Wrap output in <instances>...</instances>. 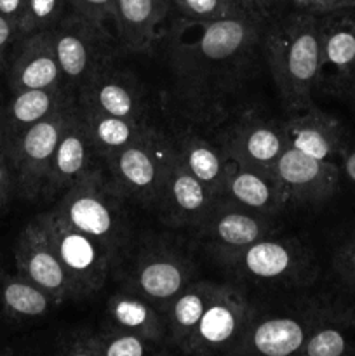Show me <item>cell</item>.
Instances as JSON below:
<instances>
[{"instance_id":"obj_1","label":"cell","mask_w":355,"mask_h":356,"mask_svg":"<svg viewBox=\"0 0 355 356\" xmlns=\"http://www.w3.org/2000/svg\"><path fill=\"white\" fill-rule=\"evenodd\" d=\"M267 26L244 17L194 21L174 13L157 51L169 72L174 108L187 120L218 125L232 113L263 54Z\"/></svg>"},{"instance_id":"obj_2","label":"cell","mask_w":355,"mask_h":356,"mask_svg":"<svg viewBox=\"0 0 355 356\" xmlns=\"http://www.w3.org/2000/svg\"><path fill=\"white\" fill-rule=\"evenodd\" d=\"M263 56L289 113L315 104L313 92L322 73L319 16L285 10L265 28Z\"/></svg>"},{"instance_id":"obj_3","label":"cell","mask_w":355,"mask_h":356,"mask_svg":"<svg viewBox=\"0 0 355 356\" xmlns=\"http://www.w3.org/2000/svg\"><path fill=\"white\" fill-rule=\"evenodd\" d=\"M124 202L106 170L94 165L59 195L52 209L96 240L117 266L127 256L131 242V221Z\"/></svg>"},{"instance_id":"obj_4","label":"cell","mask_w":355,"mask_h":356,"mask_svg":"<svg viewBox=\"0 0 355 356\" xmlns=\"http://www.w3.org/2000/svg\"><path fill=\"white\" fill-rule=\"evenodd\" d=\"M211 256L237 278L271 287H305L319 275L313 252L298 238H261L235 250Z\"/></svg>"},{"instance_id":"obj_5","label":"cell","mask_w":355,"mask_h":356,"mask_svg":"<svg viewBox=\"0 0 355 356\" xmlns=\"http://www.w3.org/2000/svg\"><path fill=\"white\" fill-rule=\"evenodd\" d=\"M61 87L75 97L93 76L113 66L122 52L113 30L70 10L51 30Z\"/></svg>"},{"instance_id":"obj_6","label":"cell","mask_w":355,"mask_h":356,"mask_svg":"<svg viewBox=\"0 0 355 356\" xmlns=\"http://www.w3.org/2000/svg\"><path fill=\"white\" fill-rule=\"evenodd\" d=\"M173 153L171 134L146 124L138 138L103 162L111 183L125 200L152 209Z\"/></svg>"},{"instance_id":"obj_7","label":"cell","mask_w":355,"mask_h":356,"mask_svg":"<svg viewBox=\"0 0 355 356\" xmlns=\"http://www.w3.org/2000/svg\"><path fill=\"white\" fill-rule=\"evenodd\" d=\"M33 219L58 256L72 285L73 298H84L101 291L113 270V263L103 247L70 225L54 209Z\"/></svg>"},{"instance_id":"obj_8","label":"cell","mask_w":355,"mask_h":356,"mask_svg":"<svg viewBox=\"0 0 355 356\" xmlns=\"http://www.w3.org/2000/svg\"><path fill=\"white\" fill-rule=\"evenodd\" d=\"M195 280L190 257L164 240H146L125 273L122 291L139 296L166 315L167 306Z\"/></svg>"},{"instance_id":"obj_9","label":"cell","mask_w":355,"mask_h":356,"mask_svg":"<svg viewBox=\"0 0 355 356\" xmlns=\"http://www.w3.org/2000/svg\"><path fill=\"white\" fill-rule=\"evenodd\" d=\"M73 106L75 103L54 111L21 132L6 146L16 177V197L21 200H40L52 155L66 129Z\"/></svg>"},{"instance_id":"obj_10","label":"cell","mask_w":355,"mask_h":356,"mask_svg":"<svg viewBox=\"0 0 355 356\" xmlns=\"http://www.w3.org/2000/svg\"><path fill=\"white\" fill-rule=\"evenodd\" d=\"M254 315L253 306L239 289L219 284L218 292L180 353L232 355Z\"/></svg>"},{"instance_id":"obj_11","label":"cell","mask_w":355,"mask_h":356,"mask_svg":"<svg viewBox=\"0 0 355 356\" xmlns=\"http://www.w3.org/2000/svg\"><path fill=\"white\" fill-rule=\"evenodd\" d=\"M219 145L235 165L271 174V167L289 143L284 124L244 113L225 129Z\"/></svg>"},{"instance_id":"obj_12","label":"cell","mask_w":355,"mask_h":356,"mask_svg":"<svg viewBox=\"0 0 355 356\" xmlns=\"http://www.w3.org/2000/svg\"><path fill=\"white\" fill-rule=\"evenodd\" d=\"M271 176L284 191L287 204L315 205L336 193L341 169L336 162L313 159L287 146L271 167Z\"/></svg>"},{"instance_id":"obj_13","label":"cell","mask_w":355,"mask_h":356,"mask_svg":"<svg viewBox=\"0 0 355 356\" xmlns=\"http://www.w3.org/2000/svg\"><path fill=\"white\" fill-rule=\"evenodd\" d=\"M218 198L173 153L152 211L171 228L194 229L211 212Z\"/></svg>"},{"instance_id":"obj_14","label":"cell","mask_w":355,"mask_h":356,"mask_svg":"<svg viewBox=\"0 0 355 356\" xmlns=\"http://www.w3.org/2000/svg\"><path fill=\"white\" fill-rule=\"evenodd\" d=\"M274 218L218 198L204 221L195 226V238L211 250H235L274 235Z\"/></svg>"},{"instance_id":"obj_15","label":"cell","mask_w":355,"mask_h":356,"mask_svg":"<svg viewBox=\"0 0 355 356\" xmlns=\"http://www.w3.org/2000/svg\"><path fill=\"white\" fill-rule=\"evenodd\" d=\"M322 73L319 89L348 92L355 80V7L319 16Z\"/></svg>"},{"instance_id":"obj_16","label":"cell","mask_w":355,"mask_h":356,"mask_svg":"<svg viewBox=\"0 0 355 356\" xmlns=\"http://www.w3.org/2000/svg\"><path fill=\"white\" fill-rule=\"evenodd\" d=\"M173 16L171 0H115L113 33L124 52L155 54Z\"/></svg>"},{"instance_id":"obj_17","label":"cell","mask_w":355,"mask_h":356,"mask_svg":"<svg viewBox=\"0 0 355 356\" xmlns=\"http://www.w3.org/2000/svg\"><path fill=\"white\" fill-rule=\"evenodd\" d=\"M3 80L9 92L61 87V72L51 30L35 31L17 38Z\"/></svg>"},{"instance_id":"obj_18","label":"cell","mask_w":355,"mask_h":356,"mask_svg":"<svg viewBox=\"0 0 355 356\" xmlns=\"http://www.w3.org/2000/svg\"><path fill=\"white\" fill-rule=\"evenodd\" d=\"M14 259L17 273L47 292L56 305L73 298L68 277L35 219H31L17 236Z\"/></svg>"},{"instance_id":"obj_19","label":"cell","mask_w":355,"mask_h":356,"mask_svg":"<svg viewBox=\"0 0 355 356\" xmlns=\"http://www.w3.org/2000/svg\"><path fill=\"white\" fill-rule=\"evenodd\" d=\"M75 101L103 113L125 120L146 124V101L141 86L132 73L108 66L101 73L84 83Z\"/></svg>"},{"instance_id":"obj_20","label":"cell","mask_w":355,"mask_h":356,"mask_svg":"<svg viewBox=\"0 0 355 356\" xmlns=\"http://www.w3.org/2000/svg\"><path fill=\"white\" fill-rule=\"evenodd\" d=\"M310 327H312L310 301L298 316H275V318L258 320L254 315L232 355H299V350L310 334Z\"/></svg>"},{"instance_id":"obj_21","label":"cell","mask_w":355,"mask_h":356,"mask_svg":"<svg viewBox=\"0 0 355 356\" xmlns=\"http://www.w3.org/2000/svg\"><path fill=\"white\" fill-rule=\"evenodd\" d=\"M312 327L301 356L355 355V306L329 299H310Z\"/></svg>"},{"instance_id":"obj_22","label":"cell","mask_w":355,"mask_h":356,"mask_svg":"<svg viewBox=\"0 0 355 356\" xmlns=\"http://www.w3.org/2000/svg\"><path fill=\"white\" fill-rule=\"evenodd\" d=\"M94 159L97 156L87 138L86 127H84L79 110H77L75 101L68 124H66V129L63 131L54 155H52L40 200H52L65 193L86 170L94 167Z\"/></svg>"},{"instance_id":"obj_23","label":"cell","mask_w":355,"mask_h":356,"mask_svg":"<svg viewBox=\"0 0 355 356\" xmlns=\"http://www.w3.org/2000/svg\"><path fill=\"white\" fill-rule=\"evenodd\" d=\"M287 143L292 148L313 159L336 162L345 153V129L333 115L326 113L315 104L306 110L291 113L284 122Z\"/></svg>"},{"instance_id":"obj_24","label":"cell","mask_w":355,"mask_h":356,"mask_svg":"<svg viewBox=\"0 0 355 356\" xmlns=\"http://www.w3.org/2000/svg\"><path fill=\"white\" fill-rule=\"evenodd\" d=\"M171 351L173 350L166 344L106 327L103 330L80 329L63 334L56 353L65 356H145L167 355Z\"/></svg>"},{"instance_id":"obj_25","label":"cell","mask_w":355,"mask_h":356,"mask_svg":"<svg viewBox=\"0 0 355 356\" xmlns=\"http://www.w3.org/2000/svg\"><path fill=\"white\" fill-rule=\"evenodd\" d=\"M178 160L209 188L216 198H221L226 177L233 162L221 145H214L191 129L171 134Z\"/></svg>"},{"instance_id":"obj_26","label":"cell","mask_w":355,"mask_h":356,"mask_svg":"<svg viewBox=\"0 0 355 356\" xmlns=\"http://www.w3.org/2000/svg\"><path fill=\"white\" fill-rule=\"evenodd\" d=\"M73 103L75 97L63 90V87L9 92V97L3 101V148L28 127Z\"/></svg>"},{"instance_id":"obj_27","label":"cell","mask_w":355,"mask_h":356,"mask_svg":"<svg viewBox=\"0 0 355 356\" xmlns=\"http://www.w3.org/2000/svg\"><path fill=\"white\" fill-rule=\"evenodd\" d=\"M104 313L108 329L134 334L143 339L169 346L166 315L146 299L127 291H118L108 298Z\"/></svg>"},{"instance_id":"obj_28","label":"cell","mask_w":355,"mask_h":356,"mask_svg":"<svg viewBox=\"0 0 355 356\" xmlns=\"http://www.w3.org/2000/svg\"><path fill=\"white\" fill-rule=\"evenodd\" d=\"M221 198L270 218H277L289 205L284 191L271 174L242 169L235 163L226 177Z\"/></svg>"},{"instance_id":"obj_29","label":"cell","mask_w":355,"mask_h":356,"mask_svg":"<svg viewBox=\"0 0 355 356\" xmlns=\"http://www.w3.org/2000/svg\"><path fill=\"white\" fill-rule=\"evenodd\" d=\"M218 289L219 284L216 282L194 280L167 306V344L174 351H180L187 343Z\"/></svg>"},{"instance_id":"obj_30","label":"cell","mask_w":355,"mask_h":356,"mask_svg":"<svg viewBox=\"0 0 355 356\" xmlns=\"http://www.w3.org/2000/svg\"><path fill=\"white\" fill-rule=\"evenodd\" d=\"M82 124L86 127L87 138L93 145L94 153L100 160H106L118 149L127 146L134 138H138L146 124L125 120V118L113 117V115L103 113L100 110H94L90 106L77 103Z\"/></svg>"},{"instance_id":"obj_31","label":"cell","mask_w":355,"mask_h":356,"mask_svg":"<svg viewBox=\"0 0 355 356\" xmlns=\"http://www.w3.org/2000/svg\"><path fill=\"white\" fill-rule=\"evenodd\" d=\"M58 306L54 299L17 275H0V308L10 320L42 318Z\"/></svg>"},{"instance_id":"obj_32","label":"cell","mask_w":355,"mask_h":356,"mask_svg":"<svg viewBox=\"0 0 355 356\" xmlns=\"http://www.w3.org/2000/svg\"><path fill=\"white\" fill-rule=\"evenodd\" d=\"M68 13V0H24L17 38L35 31L52 30Z\"/></svg>"},{"instance_id":"obj_33","label":"cell","mask_w":355,"mask_h":356,"mask_svg":"<svg viewBox=\"0 0 355 356\" xmlns=\"http://www.w3.org/2000/svg\"><path fill=\"white\" fill-rule=\"evenodd\" d=\"M235 17L270 24L285 13V0H221Z\"/></svg>"},{"instance_id":"obj_34","label":"cell","mask_w":355,"mask_h":356,"mask_svg":"<svg viewBox=\"0 0 355 356\" xmlns=\"http://www.w3.org/2000/svg\"><path fill=\"white\" fill-rule=\"evenodd\" d=\"M174 13L181 17L194 21L221 19V17H235L221 0H171Z\"/></svg>"},{"instance_id":"obj_35","label":"cell","mask_w":355,"mask_h":356,"mask_svg":"<svg viewBox=\"0 0 355 356\" xmlns=\"http://www.w3.org/2000/svg\"><path fill=\"white\" fill-rule=\"evenodd\" d=\"M70 10L93 23L113 30L115 0H68Z\"/></svg>"},{"instance_id":"obj_36","label":"cell","mask_w":355,"mask_h":356,"mask_svg":"<svg viewBox=\"0 0 355 356\" xmlns=\"http://www.w3.org/2000/svg\"><path fill=\"white\" fill-rule=\"evenodd\" d=\"M333 266L345 287L355 294V236L347 240L333 257Z\"/></svg>"},{"instance_id":"obj_37","label":"cell","mask_w":355,"mask_h":356,"mask_svg":"<svg viewBox=\"0 0 355 356\" xmlns=\"http://www.w3.org/2000/svg\"><path fill=\"white\" fill-rule=\"evenodd\" d=\"M285 2L292 9L301 10V13L315 14V16H322V14L334 13V10L352 9V7H355V0H285Z\"/></svg>"},{"instance_id":"obj_38","label":"cell","mask_w":355,"mask_h":356,"mask_svg":"<svg viewBox=\"0 0 355 356\" xmlns=\"http://www.w3.org/2000/svg\"><path fill=\"white\" fill-rule=\"evenodd\" d=\"M14 197H16V177L6 148H0V214L7 211Z\"/></svg>"},{"instance_id":"obj_39","label":"cell","mask_w":355,"mask_h":356,"mask_svg":"<svg viewBox=\"0 0 355 356\" xmlns=\"http://www.w3.org/2000/svg\"><path fill=\"white\" fill-rule=\"evenodd\" d=\"M17 40V30L7 17L0 14V80L3 79L9 63L10 52Z\"/></svg>"},{"instance_id":"obj_40","label":"cell","mask_w":355,"mask_h":356,"mask_svg":"<svg viewBox=\"0 0 355 356\" xmlns=\"http://www.w3.org/2000/svg\"><path fill=\"white\" fill-rule=\"evenodd\" d=\"M24 0H0V14L16 26H19L21 16H23Z\"/></svg>"},{"instance_id":"obj_41","label":"cell","mask_w":355,"mask_h":356,"mask_svg":"<svg viewBox=\"0 0 355 356\" xmlns=\"http://www.w3.org/2000/svg\"><path fill=\"white\" fill-rule=\"evenodd\" d=\"M343 169L345 176L350 183L355 184V148L354 149H345L343 156H341V167Z\"/></svg>"},{"instance_id":"obj_42","label":"cell","mask_w":355,"mask_h":356,"mask_svg":"<svg viewBox=\"0 0 355 356\" xmlns=\"http://www.w3.org/2000/svg\"><path fill=\"white\" fill-rule=\"evenodd\" d=\"M3 94L0 92V148H3V120H2V115H3Z\"/></svg>"},{"instance_id":"obj_43","label":"cell","mask_w":355,"mask_h":356,"mask_svg":"<svg viewBox=\"0 0 355 356\" xmlns=\"http://www.w3.org/2000/svg\"><path fill=\"white\" fill-rule=\"evenodd\" d=\"M348 94H350L352 99H354V103H355V80H354V83H352V87H350V90H348Z\"/></svg>"}]
</instances>
